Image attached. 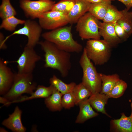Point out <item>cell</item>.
I'll return each instance as SVG.
<instances>
[{
	"instance_id": "836d02e7",
	"label": "cell",
	"mask_w": 132,
	"mask_h": 132,
	"mask_svg": "<svg viewBox=\"0 0 132 132\" xmlns=\"http://www.w3.org/2000/svg\"><path fill=\"white\" fill-rule=\"evenodd\" d=\"M10 101L5 97H0V102L3 104V106H5L8 102Z\"/></svg>"
},
{
	"instance_id": "2e32d148",
	"label": "cell",
	"mask_w": 132,
	"mask_h": 132,
	"mask_svg": "<svg viewBox=\"0 0 132 132\" xmlns=\"http://www.w3.org/2000/svg\"><path fill=\"white\" fill-rule=\"evenodd\" d=\"M130 101L132 110L130 116L127 117L122 113L120 119L111 120L110 125L112 130L115 132H132V102Z\"/></svg>"
},
{
	"instance_id": "f546056e",
	"label": "cell",
	"mask_w": 132,
	"mask_h": 132,
	"mask_svg": "<svg viewBox=\"0 0 132 132\" xmlns=\"http://www.w3.org/2000/svg\"><path fill=\"white\" fill-rule=\"evenodd\" d=\"M72 91L65 93L63 95L61 100L63 108L69 109L75 105V99Z\"/></svg>"
},
{
	"instance_id": "f1b7e54d",
	"label": "cell",
	"mask_w": 132,
	"mask_h": 132,
	"mask_svg": "<svg viewBox=\"0 0 132 132\" xmlns=\"http://www.w3.org/2000/svg\"><path fill=\"white\" fill-rule=\"evenodd\" d=\"M75 3V0H62L53 7L51 11L62 12L67 15L72 8Z\"/></svg>"
},
{
	"instance_id": "8d00e7d4",
	"label": "cell",
	"mask_w": 132,
	"mask_h": 132,
	"mask_svg": "<svg viewBox=\"0 0 132 132\" xmlns=\"http://www.w3.org/2000/svg\"></svg>"
},
{
	"instance_id": "e0dca14e",
	"label": "cell",
	"mask_w": 132,
	"mask_h": 132,
	"mask_svg": "<svg viewBox=\"0 0 132 132\" xmlns=\"http://www.w3.org/2000/svg\"><path fill=\"white\" fill-rule=\"evenodd\" d=\"M80 110L75 122L81 123L87 120L97 116L98 114L92 109L88 99L81 102L79 105Z\"/></svg>"
},
{
	"instance_id": "74e56055",
	"label": "cell",
	"mask_w": 132,
	"mask_h": 132,
	"mask_svg": "<svg viewBox=\"0 0 132 132\" xmlns=\"http://www.w3.org/2000/svg\"></svg>"
},
{
	"instance_id": "52a82bcc",
	"label": "cell",
	"mask_w": 132,
	"mask_h": 132,
	"mask_svg": "<svg viewBox=\"0 0 132 132\" xmlns=\"http://www.w3.org/2000/svg\"><path fill=\"white\" fill-rule=\"evenodd\" d=\"M55 3L52 0H20V5L26 16L31 19L38 18L43 14L51 11Z\"/></svg>"
},
{
	"instance_id": "cb8c5ba5",
	"label": "cell",
	"mask_w": 132,
	"mask_h": 132,
	"mask_svg": "<svg viewBox=\"0 0 132 132\" xmlns=\"http://www.w3.org/2000/svg\"><path fill=\"white\" fill-rule=\"evenodd\" d=\"M126 8L121 11L122 16L117 23L130 36L132 34V11Z\"/></svg>"
},
{
	"instance_id": "ffe728a7",
	"label": "cell",
	"mask_w": 132,
	"mask_h": 132,
	"mask_svg": "<svg viewBox=\"0 0 132 132\" xmlns=\"http://www.w3.org/2000/svg\"><path fill=\"white\" fill-rule=\"evenodd\" d=\"M102 82L101 94L107 95L111 91L116 83L120 79L117 74L107 75L100 73Z\"/></svg>"
},
{
	"instance_id": "30bf717a",
	"label": "cell",
	"mask_w": 132,
	"mask_h": 132,
	"mask_svg": "<svg viewBox=\"0 0 132 132\" xmlns=\"http://www.w3.org/2000/svg\"><path fill=\"white\" fill-rule=\"evenodd\" d=\"M41 57L36 53L34 48L25 46L23 51L16 61L18 72L21 73H32L36 63Z\"/></svg>"
},
{
	"instance_id": "8fae6325",
	"label": "cell",
	"mask_w": 132,
	"mask_h": 132,
	"mask_svg": "<svg viewBox=\"0 0 132 132\" xmlns=\"http://www.w3.org/2000/svg\"><path fill=\"white\" fill-rule=\"evenodd\" d=\"M7 62L0 58V94L3 96L11 88L13 82L15 73L7 65Z\"/></svg>"
},
{
	"instance_id": "603a6c76",
	"label": "cell",
	"mask_w": 132,
	"mask_h": 132,
	"mask_svg": "<svg viewBox=\"0 0 132 132\" xmlns=\"http://www.w3.org/2000/svg\"><path fill=\"white\" fill-rule=\"evenodd\" d=\"M49 83L50 85L54 86L63 95L72 91L76 85L74 82L68 84L65 83L54 75L50 79Z\"/></svg>"
},
{
	"instance_id": "9a60e30c",
	"label": "cell",
	"mask_w": 132,
	"mask_h": 132,
	"mask_svg": "<svg viewBox=\"0 0 132 132\" xmlns=\"http://www.w3.org/2000/svg\"><path fill=\"white\" fill-rule=\"evenodd\" d=\"M55 88V87L51 85L48 87L39 85L37 86L35 91L31 95V96H21L17 100L8 102L6 106L9 105L12 103L23 102L33 99L46 98L52 94Z\"/></svg>"
},
{
	"instance_id": "8992f818",
	"label": "cell",
	"mask_w": 132,
	"mask_h": 132,
	"mask_svg": "<svg viewBox=\"0 0 132 132\" xmlns=\"http://www.w3.org/2000/svg\"><path fill=\"white\" fill-rule=\"evenodd\" d=\"M99 20L88 12L77 22L76 30L81 38L84 39H100Z\"/></svg>"
},
{
	"instance_id": "7a4b0ae2",
	"label": "cell",
	"mask_w": 132,
	"mask_h": 132,
	"mask_svg": "<svg viewBox=\"0 0 132 132\" xmlns=\"http://www.w3.org/2000/svg\"><path fill=\"white\" fill-rule=\"evenodd\" d=\"M71 25L64 26L42 35L45 40L53 43L59 48L69 53H79L83 49L82 45L73 39Z\"/></svg>"
},
{
	"instance_id": "5bb4252c",
	"label": "cell",
	"mask_w": 132,
	"mask_h": 132,
	"mask_svg": "<svg viewBox=\"0 0 132 132\" xmlns=\"http://www.w3.org/2000/svg\"><path fill=\"white\" fill-rule=\"evenodd\" d=\"M91 4L86 0H75L72 8L67 14L69 23H76L81 17L88 12Z\"/></svg>"
},
{
	"instance_id": "7402d4cb",
	"label": "cell",
	"mask_w": 132,
	"mask_h": 132,
	"mask_svg": "<svg viewBox=\"0 0 132 132\" xmlns=\"http://www.w3.org/2000/svg\"><path fill=\"white\" fill-rule=\"evenodd\" d=\"M72 92L75 99V105H77L88 99L92 94L91 92L82 82L76 85Z\"/></svg>"
},
{
	"instance_id": "83f0119b",
	"label": "cell",
	"mask_w": 132,
	"mask_h": 132,
	"mask_svg": "<svg viewBox=\"0 0 132 132\" xmlns=\"http://www.w3.org/2000/svg\"><path fill=\"white\" fill-rule=\"evenodd\" d=\"M127 87V83L120 79L116 83L110 92L107 95L109 98H117L122 96Z\"/></svg>"
},
{
	"instance_id": "d6986e66",
	"label": "cell",
	"mask_w": 132,
	"mask_h": 132,
	"mask_svg": "<svg viewBox=\"0 0 132 132\" xmlns=\"http://www.w3.org/2000/svg\"><path fill=\"white\" fill-rule=\"evenodd\" d=\"M63 95L55 87L52 94L45 99L44 102L46 106L52 111L60 110L63 108L61 100Z\"/></svg>"
},
{
	"instance_id": "5b68a950",
	"label": "cell",
	"mask_w": 132,
	"mask_h": 132,
	"mask_svg": "<svg viewBox=\"0 0 132 132\" xmlns=\"http://www.w3.org/2000/svg\"><path fill=\"white\" fill-rule=\"evenodd\" d=\"M112 48L106 41L100 39L88 40L84 47L88 57L96 65H103L108 62Z\"/></svg>"
},
{
	"instance_id": "3957f363",
	"label": "cell",
	"mask_w": 132,
	"mask_h": 132,
	"mask_svg": "<svg viewBox=\"0 0 132 132\" xmlns=\"http://www.w3.org/2000/svg\"><path fill=\"white\" fill-rule=\"evenodd\" d=\"M79 63L83 73L81 82L92 94L100 93L102 82L100 73L98 72L93 63L88 57L84 48Z\"/></svg>"
},
{
	"instance_id": "484cf974",
	"label": "cell",
	"mask_w": 132,
	"mask_h": 132,
	"mask_svg": "<svg viewBox=\"0 0 132 132\" xmlns=\"http://www.w3.org/2000/svg\"><path fill=\"white\" fill-rule=\"evenodd\" d=\"M25 22V20L18 19L15 16L11 17L2 20L0 28L13 31L15 30L18 25L24 24Z\"/></svg>"
},
{
	"instance_id": "277c9868",
	"label": "cell",
	"mask_w": 132,
	"mask_h": 132,
	"mask_svg": "<svg viewBox=\"0 0 132 132\" xmlns=\"http://www.w3.org/2000/svg\"><path fill=\"white\" fill-rule=\"evenodd\" d=\"M33 78L32 73H15L13 84L3 97L11 101L18 99L24 93L31 94L37 86Z\"/></svg>"
},
{
	"instance_id": "4fadbf2b",
	"label": "cell",
	"mask_w": 132,
	"mask_h": 132,
	"mask_svg": "<svg viewBox=\"0 0 132 132\" xmlns=\"http://www.w3.org/2000/svg\"><path fill=\"white\" fill-rule=\"evenodd\" d=\"M22 113L21 110L16 106L13 112L2 121V124L13 132H25L26 128L22 124L21 121Z\"/></svg>"
},
{
	"instance_id": "44dd1931",
	"label": "cell",
	"mask_w": 132,
	"mask_h": 132,
	"mask_svg": "<svg viewBox=\"0 0 132 132\" xmlns=\"http://www.w3.org/2000/svg\"><path fill=\"white\" fill-rule=\"evenodd\" d=\"M110 0L95 3H91L88 12L99 20H102L105 16L109 5Z\"/></svg>"
},
{
	"instance_id": "7c38bea8",
	"label": "cell",
	"mask_w": 132,
	"mask_h": 132,
	"mask_svg": "<svg viewBox=\"0 0 132 132\" xmlns=\"http://www.w3.org/2000/svg\"><path fill=\"white\" fill-rule=\"evenodd\" d=\"M99 31L100 36L112 47H115L121 41L117 35L113 23L99 21Z\"/></svg>"
},
{
	"instance_id": "6da1fadb",
	"label": "cell",
	"mask_w": 132,
	"mask_h": 132,
	"mask_svg": "<svg viewBox=\"0 0 132 132\" xmlns=\"http://www.w3.org/2000/svg\"><path fill=\"white\" fill-rule=\"evenodd\" d=\"M38 44L44 52V67L57 70L63 77L67 76L71 67L70 53L46 40L39 41Z\"/></svg>"
},
{
	"instance_id": "4316f807",
	"label": "cell",
	"mask_w": 132,
	"mask_h": 132,
	"mask_svg": "<svg viewBox=\"0 0 132 132\" xmlns=\"http://www.w3.org/2000/svg\"><path fill=\"white\" fill-rule=\"evenodd\" d=\"M17 12L12 6L10 0H2L0 6V17L2 20L12 16H15Z\"/></svg>"
},
{
	"instance_id": "ac0fdd59",
	"label": "cell",
	"mask_w": 132,
	"mask_h": 132,
	"mask_svg": "<svg viewBox=\"0 0 132 132\" xmlns=\"http://www.w3.org/2000/svg\"><path fill=\"white\" fill-rule=\"evenodd\" d=\"M109 98V97L106 95L97 93L92 94L88 99L92 107L97 111L111 118L106 112L105 109V106L107 104Z\"/></svg>"
},
{
	"instance_id": "e575fe53",
	"label": "cell",
	"mask_w": 132,
	"mask_h": 132,
	"mask_svg": "<svg viewBox=\"0 0 132 132\" xmlns=\"http://www.w3.org/2000/svg\"><path fill=\"white\" fill-rule=\"evenodd\" d=\"M90 3H99L105 1L107 0H86Z\"/></svg>"
},
{
	"instance_id": "9c48e42d",
	"label": "cell",
	"mask_w": 132,
	"mask_h": 132,
	"mask_svg": "<svg viewBox=\"0 0 132 132\" xmlns=\"http://www.w3.org/2000/svg\"><path fill=\"white\" fill-rule=\"evenodd\" d=\"M42 29L52 30L69 23L67 15L64 13L50 11L43 14L38 18Z\"/></svg>"
},
{
	"instance_id": "d6a6232c",
	"label": "cell",
	"mask_w": 132,
	"mask_h": 132,
	"mask_svg": "<svg viewBox=\"0 0 132 132\" xmlns=\"http://www.w3.org/2000/svg\"><path fill=\"white\" fill-rule=\"evenodd\" d=\"M5 39L4 35L1 33H0V49H6L7 47L5 46L3 44L4 40Z\"/></svg>"
},
{
	"instance_id": "d590c367",
	"label": "cell",
	"mask_w": 132,
	"mask_h": 132,
	"mask_svg": "<svg viewBox=\"0 0 132 132\" xmlns=\"http://www.w3.org/2000/svg\"><path fill=\"white\" fill-rule=\"evenodd\" d=\"M0 132H7V131L5 130L4 128H0Z\"/></svg>"
},
{
	"instance_id": "d4e9b609",
	"label": "cell",
	"mask_w": 132,
	"mask_h": 132,
	"mask_svg": "<svg viewBox=\"0 0 132 132\" xmlns=\"http://www.w3.org/2000/svg\"><path fill=\"white\" fill-rule=\"evenodd\" d=\"M122 16L121 11H119L110 3L109 5L106 14L102 20L103 22L113 23L117 22Z\"/></svg>"
},
{
	"instance_id": "1f68e13d",
	"label": "cell",
	"mask_w": 132,
	"mask_h": 132,
	"mask_svg": "<svg viewBox=\"0 0 132 132\" xmlns=\"http://www.w3.org/2000/svg\"><path fill=\"white\" fill-rule=\"evenodd\" d=\"M110 1L115 0H110ZM118 0L124 4L126 7V8L128 10L132 8V0Z\"/></svg>"
},
{
	"instance_id": "4dcf8cb0",
	"label": "cell",
	"mask_w": 132,
	"mask_h": 132,
	"mask_svg": "<svg viewBox=\"0 0 132 132\" xmlns=\"http://www.w3.org/2000/svg\"><path fill=\"white\" fill-rule=\"evenodd\" d=\"M117 35L121 41H125L129 36L126 31L117 22L113 23Z\"/></svg>"
},
{
	"instance_id": "ba28073f",
	"label": "cell",
	"mask_w": 132,
	"mask_h": 132,
	"mask_svg": "<svg viewBox=\"0 0 132 132\" xmlns=\"http://www.w3.org/2000/svg\"><path fill=\"white\" fill-rule=\"evenodd\" d=\"M24 24L22 28L14 31L5 38L4 44H6V41L10 37L16 34L23 35L27 37L28 42L26 46L28 47L34 48L38 44L42 29L39 24L35 21L28 19L25 20Z\"/></svg>"
}]
</instances>
